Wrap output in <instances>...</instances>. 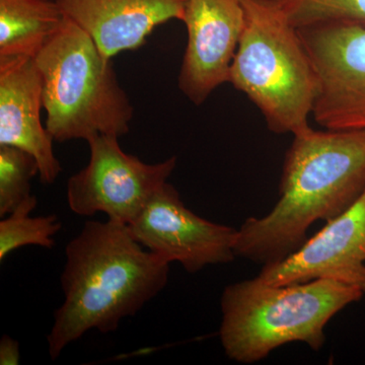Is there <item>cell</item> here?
I'll list each match as a JSON object with an SVG mask.
<instances>
[{
    "instance_id": "12",
    "label": "cell",
    "mask_w": 365,
    "mask_h": 365,
    "mask_svg": "<svg viewBox=\"0 0 365 365\" xmlns=\"http://www.w3.org/2000/svg\"><path fill=\"white\" fill-rule=\"evenodd\" d=\"M107 58L140 47L155 26L184 20L187 0H54Z\"/></svg>"
},
{
    "instance_id": "13",
    "label": "cell",
    "mask_w": 365,
    "mask_h": 365,
    "mask_svg": "<svg viewBox=\"0 0 365 365\" xmlns=\"http://www.w3.org/2000/svg\"><path fill=\"white\" fill-rule=\"evenodd\" d=\"M63 20L54 0H0V57L35 58Z\"/></svg>"
},
{
    "instance_id": "14",
    "label": "cell",
    "mask_w": 365,
    "mask_h": 365,
    "mask_svg": "<svg viewBox=\"0 0 365 365\" xmlns=\"http://www.w3.org/2000/svg\"><path fill=\"white\" fill-rule=\"evenodd\" d=\"M37 204V198L31 196L0 222V261L23 247L52 249L55 246L53 237L61 230V222L55 215L32 217L31 213Z\"/></svg>"
},
{
    "instance_id": "2",
    "label": "cell",
    "mask_w": 365,
    "mask_h": 365,
    "mask_svg": "<svg viewBox=\"0 0 365 365\" xmlns=\"http://www.w3.org/2000/svg\"><path fill=\"white\" fill-rule=\"evenodd\" d=\"M64 302L48 335L52 360L91 330L114 332L167 285L170 263L141 246L128 225L86 222L66 249Z\"/></svg>"
},
{
    "instance_id": "5",
    "label": "cell",
    "mask_w": 365,
    "mask_h": 365,
    "mask_svg": "<svg viewBox=\"0 0 365 365\" xmlns=\"http://www.w3.org/2000/svg\"><path fill=\"white\" fill-rule=\"evenodd\" d=\"M245 26L230 83L261 112L269 130L294 134L309 126L316 71L299 30L276 0H244Z\"/></svg>"
},
{
    "instance_id": "16",
    "label": "cell",
    "mask_w": 365,
    "mask_h": 365,
    "mask_svg": "<svg viewBox=\"0 0 365 365\" xmlns=\"http://www.w3.org/2000/svg\"><path fill=\"white\" fill-rule=\"evenodd\" d=\"M39 175L35 158L20 148L0 145V216L14 212L31 194V182Z\"/></svg>"
},
{
    "instance_id": "4",
    "label": "cell",
    "mask_w": 365,
    "mask_h": 365,
    "mask_svg": "<svg viewBox=\"0 0 365 365\" xmlns=\"http://www.w3.org/2000/svg\"><path fill=\"white\" fill-rule=\"evenodd\" d=\"M34 59L42 74L45 127L54 141L128 133L133 106L112 60L73 21L64 18Z\"/></svg>"
},
{
    "instance_id": "6",
    "label": "cell",
    "mask_w": 365,
    "mask_h": 365,
    "mask_svg": "<svg viewBox=\"0 0 365 365\" xmlns=\"http://www.w3.org/2000/svg\"><path fill=\"white\" fill-rule=\"evenodd\" d=\"M118 138L98 135L88 141L90 162L68 180L67 202L79 216L102 212L109 220L129 225L168 182L176 169L177 158L150 165L124 153Z\"/></svg>"
},
{
    "instance_id": "11",
    "label": "cell",
    "mask_w": 365,
    "mask_h": 365,
    "mask_svg": "<svg viewBox=\"0 0 365 365\" xmlns=\"http://www.w3.org/2000/svg\"><path fill=\"white\" fill-rule=\"evenodd\" d=\"M43 78L35 59L0 57V145L30 153L43 184H53L61 173L53 150L54 139L41 121Z\"/></svg>"
},
{
    "instance_id": "15",
    "label": "cell",
    "mask_w": 365,
    "mask_h": 365,
    "mask_svg": "<svg viewBox=\"0 0 365 365\" xmlns=\"http://www.w3.org/2000/svg\"><path fill=\"white\" fill-rule=\"evenodd\" d=\"M297 29L325 24L365 28V0H276Z\"/></svg>"
},
{
    "instance_id": "3",
    "label": "cell",
    "mask_w": 365,
    "mask_h": 365,
    "mask_svg": "<svg viewBox=\"0 0 365 365\" xmlns=\"http://www.w3.org/2000/svg\"><path fill=\"white\" fill-rule=\"evenodd\" d=\"M364 297L359 288L334 280L272 285L258 276L240 281L222 292L220 342L228 359L244 364L288 343H306L319 351L329 321Z\"/></svg>"
},
{
    "instance_id": "17",
    "label": "cell",
    "mask_w": 365,
    "mask_h": 365,
    "mask_svg": "<svg viewBox=\"0 0 365 365\" xmlns=\"http://www.w3.org/2000/svg\"><path fill=\"white\" fill-rule=\"evenodd\" d=\"M20 359V344L18 341L7 335L2 336L0 340V364L18 365Z\"/></svg>"
},
{
    "instance_id": "10",
    "label": "cell",
    "mask_w": 365,
    "mask_h": 365,
    "mask_svg": "<svg viewBox=\"0 0 365 365\" xmlns=\"http://www.w3.org/2000/svg\"><path fill=\"white\" fill-rule=\"evenodd\" d=\"M259 277L272 285L334 280L365 295V191L294 254L263 266Z\"/></svg>"
},
{
    "instance_id": "7",
    "label": "cell",
    "mask_w": 365,
    "mask_h": 365,
    "mask_svg": "<svg viewBox=\"0 0 365 365\" xmlns=\"http://www.w3.org/2000/svg\"><path fill=\"white\" fill-rule=\"evenodd\" d=\"M316 71L313 115L323 128H365V28L325 24L297 29Z\"/></svg>"
},
{
    "instance_id": "8",
    "label": "cell",
    "mask_w": 365,
    "mask_h": 365,
    "mask_svg": "<svg viewBox=\"0 0 365 365\" xmlns=\"http://www.w3.org/2000/svg\"><path fill=\"white\" fill-rule=\"evenodd\" d=\"M128 227L141 246L168 263L178 262L188 273L235 260L237 230L192 212L168 182Z\"/></svg>"
},
{
    "instance_id": "9",
    "label": "cell",
    "mask_w": 365,
    "mask_h": 365,
    "mask_svg": "<svg viewBox=\"0 0 365 365\" xmlns=\"http://www.w3.org/2000/svg\"><path fill=\"white\" fill-rule=\"evenodd\" d=\"M188 43L179 88L194 104L230 83V72L245 26L244 0H187Z\"/></svg>"
},
{
    "instance_id": "1",
    "label": "cell",
    "mask_w": 365,
    "mask_h": 365,
    "mask_svg": "<svg viewBox=\"0 0 365 365\" xmlns=\"http://www.w3.org/2000/svg\"><path fill=\"white\" fill-rule=\"evenodd\" d=\"M365 191V128L294 134L283 163L279 200L237 230L235 255L262 265L283 261L307 242L318 220L342 215Z\"/></svg>"
}]
</instances>
